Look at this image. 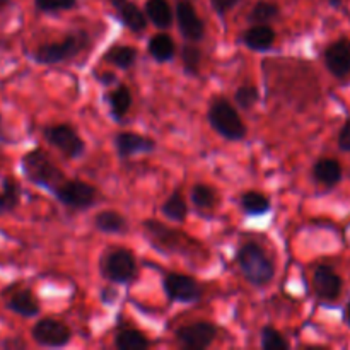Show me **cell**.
Listing matches in <instances>:
<instances>
[{
  "instance_id": "29",
  "label": "cell",
  "mask_w": 350,
  "mask_h": 350,
  "mask_svg": "<svg viewBox=\"0 0 350 350\" xmlns=\"http://www.w3.org/2000/svg\"><path fill=\"white\" fill-rule=\"evenodd\" d=\"M181 60H183V67L187 74L198 75L200 74L202 60H204V51L190 41V43L181 48Z\"/></svg>"
},
{
  "instance_id": "41",
  "label": "cell",
  "mask_w": 350,
  "mask_h": 350,
  "mask_svg": "<svg viewBox=\"0 0 350 350\" xmlns=\"http://www.w3.org/2000/svg\"><path fill=\"white\" fill-rule=\"evenodd\" d=\"M328 2H330V5H334V7L342 5V0H328Z\"/></svg>"
},
{
  "instance_id": "27",
  "label": "cell",
  "mask_w": 350,
  "mask_h": 350,
  "mask_svg": "<svg viewBox=\"0 0 350 350\" xmlns=\"http://www.w3.org/2000/svg\"><path fill=\"white\" fill-rule=\"evenodd\" d=\"M115 347L118 350H146L150 347V342L142 332L135 328H123L116 334Z\"/></svg>"
},
{
  "instance_id": "4",
  "label": "cell",
  "mask_w": 350,
  "mask_h": 350,
  "mask_svg": "<svg viewBox=\"0 0 350 350\" xmlns=\"http://www.w3.org/2000/svg\"><path fill=\"white\" fill-rule=\"evenodd\" d=\"M207 118L214 132L224 137L226 140H231V142L243 140L248 133L238 109L234 108V105H231L229 99L222 98V96L212 99L211 106H208Z\"/></svg>"
},
{
  "instance_id": "21",
  "label": "cell",
  "mask_w": 350,
  "mask_h": 350,
  "mask_svg": "<svg viewBox=\"0 0 350 350\" xmlns=\"http://www.w3.org/2000/svg\"><path fill=\"white\" fill-rule=\"evenodd\" d=\"M144 10H146L147 19L159 29H167L173 26L174 12L167 0H146Z\"/></svg>"
},
{
  "instance_id": "23",
  "label": "cell",
  "mask_w": 350,
  "mask_h": 350,
  "mask_svg": "<svg viewBox=\"0 0 350 350\" xmlns=\"http://www.w3.org/2000/svg\"><path fill=\"white\" fill-rule=\"evenodd\" d=\"M21 185L12 176H5L2 180V190H0V217L12 214L17 211L21 204Z\"/></svg>"
},
{
  "instance_id": "10",
  "label": "cell",
  "mask_w": 350,
  "mask_h": 350,
  "mask_svg": "<svg viewBox=\"0 0 350 350\" xmlns=\"http://www.w3.org/2000/svg\"><path fill=\"white\" fill-rule=\"evenodd\" d=\"M163 287L166 296L170 297V301L173 303H195L202 297L204 289H202L200 284L190 275H185V273H167L163 280Z\"/></svg>"
},
{
  "instance_id": "36",
  "label": "cell",
  "mask_w": 350,
  "mask_h": 350,
  "mask_svg": "<svg viewBox=\"0 0 350 350\" xmlns=\"http://www.w3.org/2000/svg\"><path fill=\"white\" fill-rule=\"evenodd\" d=\"M338 149L344 150V152H350V118L338 132Z\"/></svg>"
},
{
  "instance_id": "1",
  "label": "cell",
  "mask_w": 350,
  "mask_h": 350,
  "mask_svg": "<svg viewBox=\"0 0 350 350\" xmlns=\"http://www.w3.org/2000/svg\"><path fill=\"white\" fill-rule=\"evenodd\" d=\"M21 173L26 178L29 183H33L34 187H40L43 190L53 193L62 183H64L67 178L64 176L60 167L53 163V159L50 157V154L46 150L40 149H31L21 157Z\"/></svg>"
},
{
  "instance_id": "31",
  "label": "cell",
  "mask_w": 350,
  "mask_h": 350,
  "mask_svg": "<svg viewBox=\"0 0 350 350\" xmlns=\"http://www.w3.org/2000/svg\"><path fill=\"white\" fill-rule=\"evenodd\" d=\"M190 200L198 208H212L217 204V193L208 185H195L190 191Z\"/></svg>"
},
{
  "instance_id": "39",
  "label": "cell",
  "mask_w": 350,
  "mask_h": 350,
  "mask_svg": "<svg viewBox=\"0 0 350 350\" xmlns=\"http://www.w3.org/2000/svg\"><path fill=\"white\" fill-rule=\"evenodd\" d=\"M14 3V0H0V14L5 12L7 9H10Z\"/></svg>"
},
{
  "instance_id": "3",
  "label": "cell",
  "mask_w": 350,
  "mask_h": 350,
  "mask_svg": "<svg viewBox=\"0 0 350 350\" xmlns=\"http://www.w3.org/2000/svg\"><path fill=\"white\" fill-rule=\"evenodd\" d=\"M236 260H238L241 273L252 286H269L275 277V265L258 243H245L238 250Z\"/></svg>"
},
{
  "instance_id": "2",
  "label": "cell",
  "mask_w": 350,
  "mask_h": 350,
  "mask_svg": "<svg viewBox=\"0 0 350 350\" xmlns=\"http://www.w3.org/2000/svg\"><path fill=\"white\" fill-rule=\"evenodd\" d=\"M91 44V36L88 31H74L68 33L64 40L43 43L33 50L31 60L38 65H57L62 62H70L82 53Z\"/></svg>"
},
{
  "instance_id": "26",
  "label": "cell",
  "mask_w": 350,
  "mask_h": 350,
  "mask_svg": "<svg viewBox=\"0 0 350 350\" xmlns=\"http://www.w3.org/2000/svg\"><path fill=\"white\" fill-rule=\"evenodd\" d=\"M137 48L129 46V44H116V46H111L105 53V60L108 64L115 65V67L122 68V70H126V68L133 67L137 62Z\"/></svg>"
},
{
  "instance_id": "35",
  "label": "cell",
  "mask_w": 350,
  "mask_h": 350,
  "mask_svg": "<svg viewBox=\"0 0 350 350\" xmlns=\"http://www.w3.org/2000/svg\"><path fill=\"white\" fill-rule=\"evenodd\" d=\"M239 2H241V0H211V5L215 14L224 16V14H228L229 10L234 9Z\"/></svg>"
},
{
  "instance_id": "40",
  "label": "cell",
  "mask_w": 350,
  "mask_h": 350,
  "mask_svg": "<svg viewBox=\"0 0 350 350\" xmlns=\"http://www.w3.org/2000/svg\"><path fill=\"white\" fill-rule=\"evenodd\" d=\"M345 320H347V323H349V327H350V301H349L347 308H345Z\"/></svg>"
},
{
  "instance_id": "11",
  "label": "cell",
  "mask_w": 350,
  "mask_h": 350,
  "mask_svg": "<svg viewBox=\"0 0 350 350\" xmlns=\"http://www.w3.org/2000/svg\"><path fill=\"white\" fill-rule=\"evenodd\" d=\"M174 337L183 349L204 350L211 347L212 342L217 337V327L211 321H195V323L176 328Z\"/></svg>"
},
{
  "instance_id": "38",
  "label": "cell",
  "mask_w": 350,
  "mask_h": 350,
  "mask_svg": "<svg viewBox=\"0 0 350 350\" xmlns=\"http://www.w3.org/2000/svg\"><path fill=\"white\" fill-rule=\"evenodd\" d=\"M14 140L10 139L9 135H7L5 132V126H3V118H2V113H0V144L2 146H9V144H12Z\"/></svg>"
},
{
  "instance_id": "20",
  "label": "cell",
  "mask_w": 350,
  "mask_h": 350,
  "mask_svg": "<svg viewBox=\"0 0 350 350\" xmlns=\"http://www.w3.org/2000/svg\"><path fill=\"white\" fill-rule=\"evenodd\" d=\"M94 228L105 234H125L129 232V222L125 215L116 211H101L92 221Z\"/></svg>"
},
{
  "instance_id": "25",
  "label": "cell",
  "mask_w": 350,
  "mask_h": 350,
  "mask_svg": "<svg viewBox=\"0 0 350 350\" xmlns=\"http://www.w3.org/2000/svg\"><path fill=\"white\" fill-rule=\"evenodd\" d=\"M239 205H241V211L250 217L265 215L272 208L269 198L260 193V191H246V193H243L241 198H239Z\"/></svg>"
},
{
  "instance_id": "28",
  "label": "cell",
  "mask_w": 350,
  "mask_h": 350,
  "mask_svg": "<svg viewBox=\"0 0 350 350\" xmlns=\"http://www.w3.org/2000/svg\"><path fill=\"white\" fill-rule=\"evenodd\" d=\"M161 212L166 219L173 222H185L188 215V205L185 202L183 195L180 191H173L170 197L166 198L163 205H161Z\"/></svg>"
},
{
  "instance_id": "17",
  "label": "cell",
  "mask_w": 350,
  "mask_h": 350,
  "mask_svg": "<svg viewBox=\"0 0 350 350\" xmlns=\"http://www.w3.org/2000/svg\"><path fill=\"white\" fill-rule=\"evenodd\" d=\"M116 10V16L120 17L123 24L133 33H144L149 24V19L146 16V10L140 9L132 0H108Z\"/></svg>"
},
{
  "instance_id": "22",
  "label": "cell",
  "mask_w": 350,
  "mask_h": 350,
  "mask_svg": "<svg viewBox=\"0 0 350 350\" xmlns=\"http://www.w3.org/2000/svg\"><path fill=\"white\" fill-rule=\"evenodd\" d=\"M147 51L150 57L159 64H166V62L173 60L176 55V44H174L173 38L166 33H157L147 43Z\"/></svg>"
},
{
  "instance_id": "24",
  "label": "cell",
  "mask_w": 350,
  "mask_h": 350,
  "mask_svg": "<svg viewBox=\"0 0 350 350\" xmlns=\"http://www.w3.org/2000/svg\"><path fill=\"white\" fill-rule=\"evenodd\" d=\"M108 105L109 113H111V116L116 122L125 118L130 106H132V92H130V89L123 84L118 85L115 91H111L108 94Z\"/></svg>"
},
{
  "instance_id": "32",
  "label": "cell",
  "mask_w": 350,
  "mask_h": 350,
  "mask_svg": "<svg viewBox=\"0 0 350 350\" xmlns=\"http://www.w3.org/2000/svg\"><path fill=\"white\" fill-rule=\"evenodd\" d=\"M260 338H262V349L265 350H289L291 344L282 334H280L277 328L267 327L262 328V334H260Z\"/></svg>"
},
{
  "instance_id": "6",
  "label": "cell",
  "mask_w": 350,
  "mask_h": 350,
  "mask_svg": "<svg viewBox=\"0 0 350 350\" xmlns=\"http://www.w3.org/2000/svg\"><path fill=\"white\" fill-rule=\"evenodd\" d=\"M144 234H146L147 241L159 252L166 253V255H173V253H188L190 252V239L180 231L167 228L166 224L159 221H144Z\"/></svg>"
},
{
  "instance_id": "16",
  "label": "cell",
  "mask_w": 350,
  "mask_h": 350,
  "mask_svg": "<svg viewBox=\"0 0 350 350\" xmlns=\"http://www.w3.org/2000/svg\"><path fill=\"white\" fill-rule=\"evenodd\" d=\"M115 147L120 159H129L137 154H149L156 149V142L150 137L133 132H120L115 137Z\"/></svg>"
},
{
  "instance_id": "5",
  "label": "cell",
  "mask_w": 350,
  "mask_h": 350,
  "mask_svg": "<svg viewBox=\"0 0 350 350\" xmlns=\"http://www.w3.org/2000/svg\"><path fill=\"white\" fill-rule=\"evenodd\" d=\"M101 273L113 284H132L139 277V265L130 250H109L101 258Z\"/></svg>"
},
{
  "instance_id": "18",
  "label": "cell",
  "mask_w": 350,
  "mask_h": 350,
  "mask_svg": "<svg viewBox=\"0 0 350 350\" xmlns=\"http://www.w3.org/2000/svg\"><path fill=\"white\" fill-rule=\"evenodd\" d=\"M275 31L267 24H255L241 34V41L253 51H269L275 44Z\"/></svg>"
},
{
  "instance_id": "34",
  "label": "cell",
  "mask_w": 350,
  "mask_h": 350,
  "mask_svg": "<svg viewBox=\"0 0 350 350\" xmlns=\"http://www.w3.org/2000/svg\"><path fill=\"white\" fill-rule=\"evenodd\" d=\"M258 99H260L258 89L252 84L239 85L238 91H236L234 94L236 105H238L241 109H252L253 106L258 103Z\"/></svg>"
},
{
  "instance_id": "12",
  "label": "cell",
  "mask_w": 350,
  "mask_h": 350,
  "mask_svg": "<svg viewBox=\"0 0 350 350\" xmlns=\"http://www.w3.org/2000/svg\"><path fill=\"white\" fill-rule=\"evenodd\" d=\"M176 23L181 36L191 43H198L205 38V23L198 16L191 0H176Z\"/></svg>"
},
{
  "instance_id": "33",
  "label": "cell",
  "mask_w": 350,
  "mask_h": 350,
  "mask_svg": "<svg viewBox=\"0 0 350 350\" xmlns=\"http://www.w3.org/2000/svg\"><path fill=\"white\" fill-rule=\"evenodd\" d=\"M34 9L41 14L67 12L77 7V0H33Z\"/></svg>"
},
{
  "instance_id": "19",
  "label": "cell",
  "mask_w": 350,
  "mask_h": 350,
  "mask_svg": "<svg viewBox=\"0 0 350 350\" xmlns=\"http://www.w3.org/2000/svg\"><path fill=\"white\" fill-rule=\"evenodd\" d=\"M342 176V164L337 159H332V157H323V159L317 161L313 166V178L320 185L328 188H334L335 185L340 183Z\"/></svg>"
},
{
  "instance_id": "13",
  "label": "cell",
  "mask_w": 350,
  "mask_h": 350,
  "mask_svg": "<svg viewBox=\"0 0 350 350\" xmlns=\"http://www.w3.org/2000/svg\"><path fill=\"white\" fill-rule=\"evenodd\" d=\"M5 308L21 318H36L41 311L40 301L27 287H7L3 291Z\"/></svg>"
},
{
  "instance_id": "14",
  "label": "cell",
  "mask_w": 350,
  "mask_h": 350,
  "mask_svg": "<svg viewBox=\"0 0 350 350\" xmlns=\"http://www.w3.org/2000/svg\"><path fill=\"white\" fill-rule=\"evenodd\" d=\"M325 67L334 77L344 79L350 74V40L340 38L328 44L323 53Z\"/></svg>"
},
{
  "instance_id": "8",
  "label": "cell",
  "mask_w": 350,
  "mask_h": 350,
  "mask_svg": "<svg viewBox=\"0 0 350 350\" xmlns=\"http://www.w3.org/2000/svg\"><path fill=\"white\" fill-rule=\"evenodd\" d=\"M43 139L51 147L60 150L67 159H77L85 152V142L77 130L68 123H57L43 129Z\"/></svg>"
},
{
  "instance_id": "9",
  "label": "cell",
  "mask_w": 350,
  "mask_h": 350,
  "mask_svg": "<svg viewBox=\"0 0 350 350\" xmlns=\"http://www.w3.org/2000/svg\"><path fill=\"white\" fill-rule=\"evenodd\" d=\"M31 338L40 347L62 349L70 344L72 330L64 321L55 318H41L31 328Z\"/></svg>"
},
{
  "instance_id": "7",
  "label": "cell",
  "mask_w": 350,
  "mask_h": 350,
  "mask_svg": "<svg viewBox=\"0 0 350 350\" xmlns=\"http://www.w3.org/2000/svg\"><path fill=\"white\" fill-rule=\"evenodd\" d=\"M51 195L62 205L74 208V211H88L98 204L96 187L82 180H65Z\"/></svg>"
},
{
  "instance_id": "37",
  "label": "cell",
  "mask_w": 350,
  "mask_h": 350,
  "mask_svg": "<svg viewBox=\"0 0 350 350\" xmlns=\"http://www.w3.org/2000/svg\"><path fill=\"white\" fill-rule=\"evenodd\" d=\"M3 349H26V342H23L21 340L19 337H10V338H7V340H3L2 344Z\"/></svg>"
},
{
  "instance_id": "15",
  "label": "cell",
  "mask_w": 350,
  "mask_h": 350,
  "mask_svg": "<svg viewBox=\"0 0 350 350\" xmlns=\"http://www.w3.org/2000/svg\"><path fill=\"white\" fill-rule=\"evenodd\" d=\"M313 289L321 301L334 303L342 293V277L330 265H320L313 272Z\"/></svg>"
},
{
  "instance_id": "30",
  "label": "cell",
  "mask_w": 350,
  "mask_h": 350,
  "mask_svg": "<svg viewBox=\"0 0 350 350\" xmlns=\"http://www.w3.org/2000/svg\"><path fill=\"white\" fill-rule=\"evenodd\" d=\"M279 5L270 0H258L250 12V21L255 24H267L279 17Z\"/></svg>"
}]
</instances>
